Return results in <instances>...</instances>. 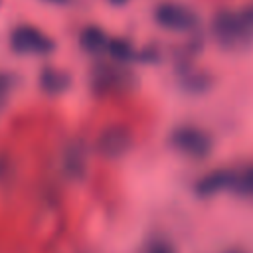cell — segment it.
I'll return each mask as SVG.
<instances>
[{"mask_svg": "<svg viewBox=\"0 0 253 253\" xmlns=\"http://www.w3.org/2000/svg\"><path fill=\"white\" fill-rule=\"evenodd\" d=\"M211 34L213 40L223 49H239L253 42V36L241 18L239 10H219L211 20Z\"/></svg>", "mask_w": 253, "mask_h": 253, "instance_id": "obj_1", "label": "cell"}, {"mask_svg": "<svg viewBox=\"0 0 253 253\" xmlns=\"http://www.w3.org/2000/svg\"><path fill=\"white\" fill-rule=\"evenodd\" d=\"M170 144L184 156L192 160H204L213 148L210 132L194 125H180L170 132Z\"/></svg>", "mask_w": 253, "mask_h": 253, "instance_id": "obj_2", "label": "cell"}, {"mask_svg": "<svg viewBox=\"0 0 253 253\" xmlns=\"http://www.w3.org/2000/svg\"><path fill=\"white\" fill-rule=\"evenodd\" d=\"M10 47L20 55H49L55 51V42L43 30L22 24L10 32Z\"/></svg>", "mask_w": 253, "mask_h": 253, "instance_id": "obj_3", "label": "cell"}, {"mask_svg": "<svg viewBox=\"0 0 253 253\" xmlns=\"http://www.w3.org/2000/svg\"><path fill=\"white\" fill-rule=\"evenodd\" d=\"M134 81V75L121 63H99L91 71V89L97 95L121 93L128 89Z\"/></svg>", "mask_w": 253, "mask_h": 253, "instance_id": "obj_4", "label": "cell"}, {"mask_svg": "<svg viewBox=\"0 0 253 253\" xmlns=\"http://www.w3.org/2000/svg\"><path fill=\"white\" fill-rule=\"evenodd\" d=\"M154 20L166 28V30H174V32H192L198 28L200 24V16L198 12L182 2H160L154 8Z\"/></svg>", "mask_w": 253, "mask_h": 253, "instance_id": "obj_5", "label": "cell"}, {"mask_svg": "<svg viewBox=\"0 0 253 253\" xmlns=\"http://www.w3.org/2000/svg\"><path fill=\"white\" fill-rule=\"evenodd\" d=\"M134 144V136L128 126L125 125H109L103 128L95 140V150L107 158V160H117L123 158Z\"/></svg>", "mask_w": 253, "mask_h": 253, "instance_id": "obj_6", "label": "cell"}, {"mask_svg": "<svg viewBox=\"0 0 253 253\" xmlns=\"http://www.w3.org/2000/svg\"><path fill=\"white\" fill-rule=\"evenodd\" d=\"M235 176H237V170H231V168L210 170L196 180L194 194L202 200H208V198H213V196L223 194V192H233Z\"/></svg>", "mask_w": 253, "mask_h": 253, "instance_id": "obj_7", "label": "cell"}, {"mask_svg": "<svg viewBox=\"0 0 253 253\" xmlns=\"http://www.w3.org/2000/svg\"><path fill=\"white\" fill-rule=\"evenodd\" d=\"M61 166H63V174L69 180L79 182L85 178L87 166H89V152H87V146L83 140H71L65 146Z\"/></svg>", "mask_w": 253, "mask_h": 253, "instance_id": "obj_8", "label": "cell"}, {"mask_svg": "<svg viewBox=\"0 0 253 253\" xmlns=\"http://www.w3.org/2000/svg\"><path fill=\"white\" fill-rule=\"evenodd\" d=\"M38 85L45 95L55 97V95H61L69 89L71 75L59 67H43L38 75Z\"/></svg>", "mask_w": 253, "mask_h": 253, "instance_id": "obj_9", "label": "cell"}, {"mask_svg": "<svg viewBox=\"0 0 253 253\" xmlns=\"http://www.w3.org/2000/svg\"><path fill=\"white\" fill-rule=\"evenodd\" d=\"M79 45L83 51L91 53V55H99V53H107V45H109V34L101 28V26H87L81 30L79 34Z\"/></svg>", "mask_w": 253, "mask_h": 253, "instance_id": "obj_10", "label": "cell"}, {"mask_svg": "<svg viewBox=\"0 0 253 253\" xmlns=\"http://www.w3.org/2000/svg\"><path fill=\"white\" fill-rule=\"evenodd\" d=\"M107 53L115 63L126 65L130 61L136 59L138 49L134 47V43L126 38H109V45H107Z\"/></svg>", "mask_w": 253, "mask_h": 253, "instance_id": "obj_11", "label": "cell"}, {"mask_svg": "<svg viewBox=\"0 0 253 253\" xmlns=\"http://www.w3.org/2000/svg\"><path fill=\"white\" fill-rule=\"evenodd\" d=\"M233 192L239 194V196H245V198H251L253 200V166H247L243 170H237Z\"/></svg>", "mask_w": 253, "mask_h": 253, "instance_id": "obj_12", "label": "cell"}, {"mask_svg": "<svg viewBox=\"0 0 253 253\" xmlns=\"http://www.w3.org/2000/svg\"><path fill=\"white\" fill-rule=\"evenodd\" d=\"M16 83H18V75H16V73L0 69V113H2L4 107L8 105V99H10V95H12L14 87H16Z\"/></svg>", "mask_w": 253, "mask_h": 253, "instance_id": "obj_13", "label": "cell"}, {"mask_svg": "<svg viewBox=\"0 0 253 253\" xmlns=\"http://www.w3.org/2000/svg\"><path fill=\"white\" fill-rule=\"evenodd\" d=\"M208 85H210V77L206 73H192V75L184 77V87L188 91L198 93V91H204Z\"/></svg>", "mask_w": 253, "mask_h": 253, "instance_id": "obj_14", "label": "cell"}, {"mask_svg": "<svg viewBox=\"0 0 253 253\" xmlns=\"http://www.w3.org/2000/svg\"><path fill=\"white\" fill-rule=\"evenodd\" d=\"M144 253H176V249H174V245L170 241L158 237V239H152L144 247Z\"/></svg>", "mask_w": 253, "mask_h": 253, "instance_id": "obj_15", "label": "cell"}, {"mask_svg": "<svg viewBox=\"0 0 253 253\" xmlns=\"http://www.w3.org/2000/svg\"><path fill=\"white\" fill-rule=\"evenodd\" d=\"M239 14H241V18L245 20V24H247V28H249V32H251V36H253V4L243 6V8L239 10Z\"/></svg>", "mask_w": 253, "mask_h": 253, "instance_id": "obj_16", "label": "cell"}, {"mask_svg": "<svg viewBox=\"0 0 253 253\" xmlns=\"http://www.w3.org/2000/svg\"><path fill=\"white\" fill-rule=\"evenodd\" d=\"M225 253H245V251H241V249H229V251H225Z\"/></svg>", "mask_w": 253, "mask_h": 253, "instance_id": "obj_17", "label": "cell"}, {"mask_svg": "<svg viewBox=\"0 0 253 253\" xmlns=\"http://www.w3.org/2000/svg\"><path fill=\"white\" fill-rule=\"evenodd\" d=\"M47 2H55V4H65L67 0H47Z\"/></svg>", "mask_w": 253, "mask_h": 253, "instance_id": "obj_18", "label": "cell"}, {"mask_svg": "<svg viewBox=\"0 0 253 253\" xmlns=\"http://www.w3.org/2000/svg\"><path fill=\"white\" fill-rule=\"evenodd\" d=\"M111 2H113V4H125L126 0H111Z\"/></svg>", "mask_w": 253, "mask_h": 253, "instance_id": "obj_19", "label": "cell"}]
</instances>
